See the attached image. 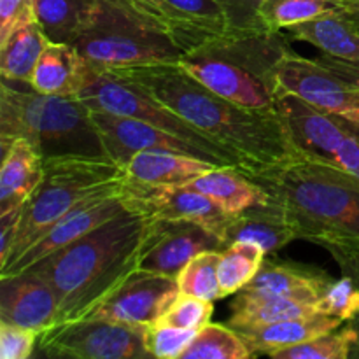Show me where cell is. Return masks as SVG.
<instances>
[{
  "mask_svg": "<svg viewBox=\"0 0 359 359\" xmlns=\"http://www.w3.org/2000/svg\"><path fill=\"white\" fill-rule=\"evenodd\" d=\"M111 72L142 88L233 154L249 177L305 160L291 140L279 111H252L226 100L179 63H151Z\"/></svg>",
  "mask_w": 359,
  "mask_h": 359,
  "instance_id": "1",
  "label": "cell"
},
{
  "mask_svg": "<svg viewBox=\"0 0 359 359\" xmlns=\"http://www.w3.org/2000/svg\"><path fill=\"white\" fill-rule=\"evenodd\" d=\"M149 226L151 219L128 210L27 269L44 277L55 291L56 325L84 319L139 270Z\"/></svg>",
  "mask_w": 359,
  "mask_h": 359,
  "instance_id": "2",
  "label": "cell"
},
{
  "mask_svg": "<svg viewBox=\"0 0 359 359\" xmlns=\"http://www.w3.org/2000/svg\"><path fill=\"white\" fill-rule=\"evenodd\" d=\"M255 179L280 207L297 238L359 252V177L339 165L300 160Z\"/></svg>",
  "mask_w": 359,
  "mask_h": 359,
  "instance_id": "3",
  "label": "cell"
},
{
  "mask_svg": "<svg viewBox=\"0 0 359 359\" xmlns=\"http://www.w3.org/2000/svg\"><path fill=\"white\" fill-rule=\"evenodd\" d=\"M16 139L30 142L42 160L111 158L95 125L93 111L83 100L44 95L30 84L2 81L0 147L6 149Z\"/></svg>",
  "mask_w": 359,
  "mask_h": 359,
  "instance_id": "4",
  "label": "cell"
},
{
  "mask_svg": "<svg viewBox=\"0 0 359 359\" xmlns=\"http://www.w3.org/2000/svg\"><path fill=\"white\" fill-rule=\"evenodd\" d=\"M287 51L284 30L226 35L186 53L179 65L226 100L252 111H277V67Z\"/></svg>",
  "mask_w": 359,
  "mask_h": 359,
  "instance_id": "5",
  "label": "cell"
},
{
  "mask_svg": "<svg viewBox=\"0 0 359 359\" xmlns=\"http://www.w3.org/2000/svg\"><path fill=\"white\" fill-rule=\"evenodd\" d=\"M125 168L111 158L44 160L42 179L23 207L9 256L0 269L20 258L49 228L84 202L121 189Z\"/></svg>",
  "mask_w": 359,
  "mask_h": 359,
  "instance_id": "6",
  "label": "cell"
},
{
  "mask_svg": "<svg viewBox=\"0 0 359 359\" xmlns=\"http://www.w3.org/2000/svg\"><path fill=\"white\" fill-rule=\"evenodd\" d=\"M90 65L104 70L179 63L184 51L126 0H97L90 21L72 42Z\"/></svg>",
  "mask_w": 359,
  "mask_h": 359,
  "instance_id": "7",
  "label": "cell"
},
{
  "mask_svg": "<svg viewBox=\"0 0 359 359\" xmlns=\"http://www.w3.org/2000/svg\"><path fill=\"white\" fill-rule=\"evenodd\" d=\"M77 98L83 100L91 111L109 112L116 116H126L158 126L168 133L182 137L193 146L198 147L207 160L216 167L241 168V161L228 153L226 149L203 135L200 130L189 125L186 119L175 114L172 109L165 107L161 102L128 81L121 79L111 70L97 69L86 62L83 83H81ZM242 170V168H241Z\"/></svg>",
  "mask_w": 359,
  "mask_h": 359,
  "instance_id": "8",
  "label": "cell"
},
{
  "mask_svg": "<svg viewBox=\"0 0 359 359\" xmlns=\"http://www.w3.org/2000/svg\"><path fill=\"white\" fill-rule=\"evenodd\" d=\"M144 328L91 318L60 323L39 335L37 351L46 358L146 359Z\"/></svg>",
  "mask_w": 359,
  "mask_h": 359,
  "instance_id": "9",
  "label": "cell"
},
{
  "mask_svg": "<svg viewBox=\"0 0 359 359\" xmlns=\"http://www.w3.org/2000/svg\"><path fill=\"white\" fill-rule=\"evenodd\" d=\"M277 84L283 93L304 98L314 107L344 118L359 114V86L319 58L311 60L291 49L277 67Z\"/></svg>",
  "mask_w": 359,
  "mask_h": 359,
  "instance_id": "10",
  "label": "cell"
},
{
  "mask_svg": "<svg viewBox=\"0 0 359 359\" xmlns=\"http://www.w3.org/2000/svg\"><path fill=\"white\" fill-rule=\"evenodd\" d=\"M121 196L132 212L153 221H195L219 237L230 214L191 186H154L125 177ZM221 238V237H219Z\"/></svg>",
  "mask_w": 359,
  "mask_h": 359,
  "instance_id": "11",
  "label": "cell"
},
{
  "mask_svg": "<svg viewBox=\"0 0 359 359\" xmlns=\"http://www.w3.org/2000/svg\"><path fill=\"white\" fill-rule=\"evenodd\" d=\"M179 294L177 279L139 269L130 273L86 318L147 326L156 323Z\"/></svg>",
  "mask_w": 359,
  "mask_h": 359,
  "instance_id": "12",
  "label": "cell"
},
{
  "mask_svg": "<svg viewBox=\"0 0 359 359\" xmlns=\"http://www.w3.org/2000/svg\"><path fill=\"white\" fill-rule=\"evenodd\" d=\"M214 231L195 221H153L140 252L139 269L177 279L186 263L203 251H223Z\"/></svg>",
  "mask_w": 359,
  "mask_h": 359,
  "instance_id": "13",
  "label": "cell"
},
{
  "mask_svg": "<svg viewBox=\"0 0 359 359\" xmlns=\"http://www.w3.org/2000/svg\"><path fill=\"white\" fill-rule=\"evenodd\" d=\"M128 210L130 209L126 207L125 200L121 196V189L116 193L98 196V198L90 200V202H84L83 205L63 216L58 223L53 224L20 258L0 269V277L16 276L23 270L30 269L32 265L42 262L44 258L51 256L53 252L74 244V242L93 231L100 224L107 223V221L114 219V217L121 216Z\"/></svg>",
  "mask_w": 359,
  "mask_h": 359,
  "instance_id": "14",
  "label": "cell"
},
{
  "mask_svg": "<svg viewBox=\"0 0 359 359\" xmlns=\"http://www.w3.org/2000/svg\"><path fill=\"white\" fill-rule=\"evenodd\" d=\"M277 111L305 160L335 165L337 151L347 137L344 116L314 107L291 93L280 95Z\"/></svg>",
  "mask_w": 359,
  "mask_h": 359,
  "instance_id": "15",
  "label": "cell"
},
{
  "mask_svg": "<svg viewBox=\"0 0 359 359\" xmlns=\"http://www.w3.org/2000/svg\"><path fill=\"white\" fill-rule=\"evenodd\" d=\"M93 119L109 156L123 168L128 163L130 158L140 151H175V153L189 154V156L209 161L198 147H195L186 139L165 132L146 121H140V119L100 111H93Z\"/></svg>",
  "mask_w": 359,
  "mask_h": 359,
  "instance_id": "16",
  "label": "cell"
},
{
  "mask_svg": "<svg viewBox=\"0 0 359 359\" xmlns=\"http://www.w3.org/2000/svg\"><path fill=\"white\" fill-rule=\"evenodd\" d=\"M0 321L41 335L58 323V302L48 280L25 270L0 277Z\"/></svg>",
  "mask_w": 359,
  "mask_h": 359,
  "instance_id": "17",
  "label": "cell"
},
{
  "mask_svg": "<svg viewBox=\"0 0 359 359\" xmlns=\"http://www.w3.org/2000/svg\"><path fill=\"white\" fill-rule=\"evenodd\" d=\"M290 41H302L335 58L359 62V2L347 0L346 6L328 14L284 30Z\"/></svg>",
  "mask_w": 359,
  "mask_h": 359,
  "instance_id": "18",
  "label": "cell"
},
{
  "mask_svg": "<svg viewBox=\"0 0 359 359\" xmlns=\"http://www.w3.org/2000/svg\"><path fill=\"white\" fill-rule=\"evenodd\" d=\"M219 237L224 249L237 242H248L259 245L266 255H270L286 248L297 235L280 207L269 196L266 202L228 217Z\"/></svg>",
  "mask_w": 359,
  "mask_h": 359,
  "instance_id": "19",
  "label": "cell"
},
{
  "mask_svg": "<svg viewBox=\"0 0 359 359\" xmlns=\"http://www.w3.org/2000/svg\"><path fill=\"white\" fill-rule=\"evenodd\" d=\"M333 280L335 279L328 272L318 266L265 258L262 269L244 290L318 304Z\"/></svg>",
  "mask_w": 359,
  "mask_h": 359,
  "instance_id": "20",
  "label": "cell"
},
{
  "mask_svg": "<svg viewBox=\"0 0 359 359\" xmlns=\"http://www.w3.org/2000/svg\"><path fill=\"white\" fill-rule=\"evenodd\" d=\"M342 325V319L319 312V314L307 316V318L286 319V321L273 323V325L241 328L237 332L248 344L251 356H270L276 351L309 342L316 337L340 328Z\"/></svg>",
  "mask_w": 359,
  "mask_h": 359,
  "instance_id": "21",
  "label": "cell"
},
{
  "mask_svg": "<svg viewBox=\"0 0 359 359\" xmlns=\"http://www.w3.org/2000/svg\"><path fill=\"white\" fill-rule=\"evenodd\" d=\"M44 172V160L25 139L2 149L0 168V214L23 207L35 191Z\"/></svg>",
  "mask_w": 359,
  "mask_h": 359,
  "instance_id": "22",
  "label": "cell"
},
{
  "mask_svg": "<svg viewBox=\"0 0 359 359\" xmlns=\"http://www.w3.org/2000/svg\"><path fill=\"white\" fill-rule=\"evenodd\" d=\"M216 165L175 151H140L125 165L126 177L154 186H184Z\"/></svg>",
  "mask_w": 359,
  "mask_h": 359,
  "instance_id": "23",
  "label": "cell"
},
{
  "mask_svg": "<svg viewBox=\"0 0 359 359\" xmlns=\"http://www.w3.org/2000/svg\"><path fill=\"white\" fill-rule=\"evenodd\" d=\"M186 186L209 196L230 216L269 200L262 184L235 167H212Z\"/></svg>",
  "mask_w": 359,
  "mask_h": 359,
  "instance_id": "24",
  "label": "cell"
},
{
  "mask_svg": "<svg viewBox=\"0 0 359 359\" xmlns=\"http://www.w3.org/2000/svg\"><path fill=\"white\" fill-rule=\"evenodd\" d=\"M84 69L86 60L72 44L49 41L32 74L30 86L44 95L77 97Z\"/></svg>",
  "mask_w": 359,
  "mask_h": 359,
  "instance_id": "25",
  "label": "cell"
},
{
  "mask_svg": "<svg viewBox=\"0 0 359 359\" xmlns=\"http://www.w3.org/2000/svg\"><path fill=\"white\" fill-rule=\"evenodd\" d=\"M230 307L231 318L228 325L235 330L255 328V326L273 325L286 319L319 314L318 304H307V302L248 290L238 291Z\"/></svg>",
  "mask_w": 359,
  "mask_h": 359,
  "instance_id": "26",
  "label": "cell"
},
{
  "mask_svg": "<svg viewBox=\"0 0 359 359\" xmlns=\"http://www.w3.org/2000/svg\"><path fill=\"white\" fill-rule=\"evenodd\" d=\"M37 16L32 14L21 21L2 42H0V74L7 83L30 84L32 74L48 46Z\"/></svg>",
  "mask_w": 359,
  "mask_h": 359,
  "instance_id": "27",
  "label": "cell"
},
{
  "mask_svg": "<svg viewBox=\"0 0 359 359\" xmlns=\"http://www.w3.org/2000/svg\"><path fill=\"white\" fill-rule=\"evenodd\" d=\"M97 0H34L35 16L51 42L72 44L93 14Z\"/></svg>",
  "mask_w": 359,
  "mask_h": 359,
  "instance_id": "28",
  "label": "cell"
},
{
  "mask_svg": "<svg viewBox=\"0 0 359 359\" xmlns=\"http://www.w3.org/2000/svg\"><path fill=\"white\" fill-rule=\"evenodd\" d=\"M265 258L266 252L259 245L248 242H237L223 249L217 266L223 298L244 290L262 269Z\"/></svg>",
  "mask_w": 359,
  "mask_h": 359,
  "instance_id": "29",
  "label": "cell"
},
{
  "mask_svg": "<svg viewBox=\"0 0 359 359\" xmlns=\"http://www.w3.org/2000/svg\"><path fill=\"white\" fill-rule=\"evenodd\" d=\"M193 32L198 48L230 34L228 18L217 0H167ZM196 48V49H198Z\"/></svg>",
  "mask_w": 359,
  "mask_h": 359,
  "instance_id": "30",
  "label": "cell"
},
{
  "mask_svg": "<svg viewBox=\"0 0 359 359\" xmlns=\"http://www.w3.org/2000/svg\"><path fill=\"white\" fill-rule=\"evenodd\" d=\"M347 0H263L259 18L269 30H286L346 6Z\"/></svg>",
  "mask_w": 359,
  "mask_h": 359,
  "instance_id": "31",
  "label": "cell"
},
{
  "mask_svg": "<svg viewBox=\"0 0 359 359\" xmlns=\"http://www.w3.org/2000/svg\"><path fill=\"white\" fill-rule=\"evenodd\" d=\"M251 358L248 344L230 325L209 323L198 330L181 359H245Z\"/></svg>",
  "mask_w": 359,
  "mask_h": 359,
  "instance_id": "32",
  "label": "cell"
},
{
  "mask_svg": "<svg viewBox=\"0 0 359 359\" xmlns=\"http://www.w3.org/2000/svg\"><path fill=\"white\" fill-rule=\"evenodd\" d=\"M221 251H203L186 263L177 276V286L181 294L216 302L223 298L217 277Z\"/></svg>",
  "mask_w": 359,
  "mask_h": 359,
  "instance_id": "33",
  "label": "cell"
},
{
  "mask_svg": "<svg viewBox=\"0 0 359 359\" xmlns=\"http://www.w3.org/2000/svg\"><path fill=\"white\" fill-rule=\"evenodd\" d=\"M356 342V332L351 323H344L340 328L319 335L309 342L276 351L270 354L273 359H351Z\"/></svg>",
  "mask_w": 359,
  "mask_h": 359,
  "instance_id": "34",
  "label": "cell"
},
{
  "mask_svg": "<svg viewBox=\"0 0 359 359\" xmlns=\"http://www.w3.org/2000/svg\"><path fill=\"white\" fill-rule=\"evenodd\" d=\"M126 2L135 7L147 20L153 21L154 25L163 28L177 42V46L184 51V55L198 48L195 37H193V32L189 30L184 20L179 16L177 11L167 0H126Z\"/></svg>",
  "mask_w": 359,
  "mask_h": 359,
  "instance_id": "35",
  "label": "cell"
},
{
  "mask_svg": "<svg viewBox=\"0 0 359 359\" xmlns=\"http://www.w3.org/2000/svg\"><path fill=\"white\" fill-rule=\"evenodd\" d=\"M198 330L153 323L144 328V344L151 358L181 359L182 353L196 337Z\"/></svg>",
  "mask_w": 359,
  "mask_h": 359,
  "instance_id": "36",
  "label": "cell"
},
{
  "mask_svg": "<svg viewBox=\"0 0 359 359\" xmlns=\"http://www.w3.org/2000/svg\"><path fill=\"white\" fill-rule=\"evenodd\" d=\"M318 309L321 314L351 321L359 314V286L347 276L333 280L318 300Z\"/></svg>",
  "mask_w": 359,
  "mask_h": 359,
  "instance_id": "37",
  "label": "cell"
},
{
  "mask_svg": "<svg viewBox=\"0 0 359 359\" xmlns=\"http://www.w3.org/2000/svg\"><path fill=\"white\" fill-rule=\"evenodd\" d=\"M212 312V302L189 297V294H179L174 304L167 309V312L156 323L177 326V328L202 330L203 326L210 323Z\"/></svg>",
  "mask_w": 359,
  "mask_h": 359,
  "instance_id": "38",
  "label": "cell"
},
{
  "mask_svg": "<svg viewBox=\"0 0 359 359\" xmlns=\"http://www.w3.org/2000/svg\"><path fill=\"white\" fill-rule=\"evenodd\" d=\"M228 18L231 35H245L265 32L269 28L259 18V6L263 0H217Z\"/></svg>",
  "mask_w": 359,
  "mask_h": 359,
  "instance_id": "39",
  "label": "cell"
},
{
  "mask_svg": "<svg viewBox=\"0 0 359 359\" xmlns=\"http://www.w3.org/2000/svg\"><path fill=\"white\" fill-rule=\"evenodd\" d=\"M39 333L0 321V358L28 359L37 349Z\"/></svg>",
  "mask_w": 359,
  "mask_h": 359,
  "instance_id": "40",
  "label": "cell"
},
{
  "mask_svg": "<svg viewBox=\"0 0 359 359\" xmlns=\"http://www.w3.org/2000/svg\"><path fill=\"white\" fill-rule=\"evenodd\" d=\"M347 137L337 151L335 165L359 177V114L356 118H346Z\"/></svg>",
  "mask_w": 359,
  "mask_h": 359,
  "instance_id": "41",
  "label": "cell"
},
{
  "mask_svg": "<svg viewBox=\"0 0 359 359\" xmlns=\"http://www.w3.org/2000/svg\"><path fill=\"white\" fill-rule=\"evenodd\" d=\"M32 14L34 0H0V42Z\"/></svg>",
  "mask_w": 359,
  "mask_h": 359,
  "instance_id": "42",
  "label": "cell"
},
{
  "mask_svg": "<svg viewBox=\"0 0 359 359\" xmlns=\"http://www.w3.org/2000/svg\"><path fill=\"white\" fill-rule=\"evenodd\" d=\"M23 207L0 214V266L6 263L7 256H9L11 245H13L21 223V216H23Z\"/></svg>",
  "mask_w": 359,
  "mask_h": 359,
  "instance_id": "43",
  "label": "cell"
},
{
  "mask_svg": "<svg viewBox=\"0 0 359 359\" xmlns=\"http://www.w3.org/2000/svg\"><path fill=\"white\" fill-rule=\"evenodd\" d=\"M330 252L335 258V262L339 263L342 276L351 277L359 286V252L340 251V249H333Z\"/></svg>",
  "mask_w": 359,
  "mask_h": 359,
  "instance_id": "44",
  "label": "cell"
},
{
  "mask_svg": "<svg viewBox=\"0 0 359 359\" xmlns=\"http://www.w3.org/2000/svg\"><path fill=\"white\" fill-rule=\"evenodd\" d=\"M347 323H351V326H353L354 332H356V342H354L353 351H351V359H359V314Z\"/></svg>",
  "mask_w": 359,
  "mask_h": 359,
  "instance_id": "45",
  "label": "cell"
},
{
  "mask_svg": "<svg viewBox=\"0 0 359 359\" xmlns=\"http://www.w3.org/2000/svg\"><path fill=\"white\" fill-rule=\"evenodd\" d=\"M354 2H359V0H354Z\"/></svg>",
  "mask_w": 359,
  "mask_h": 359,
  "instance_id": "46",
  "label": "cell"
}]
</instances>
